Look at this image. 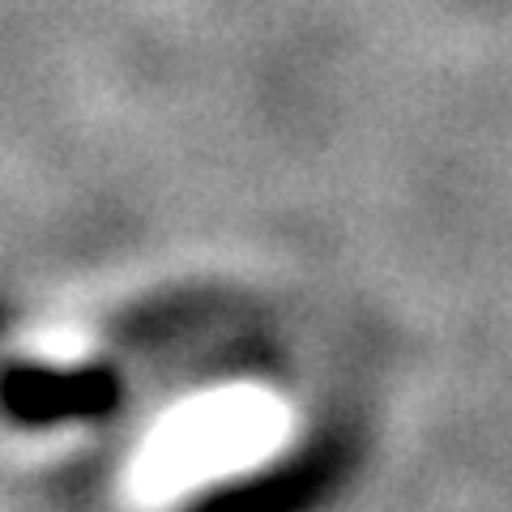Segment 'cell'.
Masks as SVG:
<instances>
[{
    "label": "cell",
    "instance_id": "obj_1",
    "mask_svg": "<svg viewBox=\"0 0 512 512\" xmlns=\"http://www.w3.org/2000/svg\"><path fill=\"white\" fill-rule=\"evenodd\" d=\"M269 436H274V414L265 402L222 397L210 406H192L175 423H167V431L154 440L141 478H146L150 491H175L210 470L244 461Z\"/></svg>",
    "mask_w": 512,
    "mask_h": 512
},
{
    "label": "cell",
    "instance_id": "obj_2",
    "mask_svg": "<svg viewBox=\"0 0 512 512\" xmlns=\"http://www.w3.org/2000/svg\"><path fill=\"white\" fill-rule=\"evenodd\" d=\"M5 402L26 419H52V414H77L111 402V380L99 372L60 376V372H18L5 384Z\"/></svg>",
    "mask_w": 512,
    "mask_h": 512
}]
</instances>
